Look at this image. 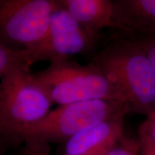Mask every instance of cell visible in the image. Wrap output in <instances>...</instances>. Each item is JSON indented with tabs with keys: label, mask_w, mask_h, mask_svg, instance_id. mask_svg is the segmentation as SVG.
<instances>
[{
	"label": "cell",
	"mask_w": 155,
	"mask_h": 155,
	"mask_svg": "<svg viewBox=\"0 0 155 155\" xmlns=\"http://www.w3.org/2000/svg\"><path fill=\"white\" fill-rule=\"evenodd\" d=\"M91 63L111 81L130 112L147 116L155 111V66L133 40H114Z\"/></svg>",
	"instance_id": "obj_1"
},
{
	"label": "cell",
	"mask_w": 155,
	"mask_h": 155,
	"mask_svg": "<svg viewBox=\"0 0 155 155\" xmlns=\"http://www.w3.org/2000/svg\"><path fill=\"white\" fill-rule=\"evenodd\" d=\"M130 112L124 102L90 100L61 105L40 121L22 129L15 137L16 145L25 141L33 152L47 150L49 143L67 141L89 129L111 120L124 118Z\"/></svg>",
	"instance_id": "obj_2"
},
{
	"label": "cell",
	"mask_w": 155,
	"mask_h": 155,
	"mask_svg": "<svg viewBox=\"0 0 155 155\" xmlns=\"http://www.w3.org/2000/svg\"><path fill=\"white\" fill-rule=\"evenodd\" d=\"M53 104L30 65L11 70L0 79V135L16 145L17 134L43 119Z\"/></svg>",
	"instance_id": "obj_3"
},
{
	"label": "cell",
	"mask_w": 155,
	"mask_h": 155,
	"mask_svg": "<svg viewBox=\"0 0 155 155\" xmlns=\"http://www.w3.org/2000/svg\"><path fill=\"white\" fill-rule=\"evenodd\" d=\"M33 74L53 104L98 99L124 102L111 81L92 63L84 65L64 58Z\"/></svg>",
	"instance_id": "obj_4"
},
{
	"label": "cell",
	"mask_w": 155,
	"mask_h": 155,
	"mask_svg": "<svg viewBox=\"0 0 155 155\" xmlns=\"http://www.w3.org/2000/svg\"><path fill=\"white\" fill-rule=\"evenodd\" d=\"M56 0H0V44L24 53L45 36Z\"/></svg>",
	"instance_id": "obj_5"
},
{
	"label": "cell",
	"mask_w": 155,
	"mask_h": 155,
	"mask_svg": "<svg viewBox=\"0 0 155 155\" xmlns=\"http://www.w3.org/2000/svg\"><path fill=\"white\" fill-rule=\"evenodd\" d=\"M52 13L45 36L42 41L24 52L30 65L38 62L69 58L94 49L98 38L93 36L79 24L68 12L58 5Z\"/></svg>",
	"instance_id": "obj_6"
},
{
	"label": "cell",
	"mask_w": 155,
	"mask_h": 155,
	"mask_svg": "<svg viewBox=\"0 0 155 155\" xmlns=\"http://www.w3.org/2000/svg\"><path fill=\"white\" fill-rule=\"evenodd\" d=\"M111 27L129 38H154L155 0H115Z\"/></svg>",
	"instance_id": "obj_7"
},
{
	"label": "cell",
	"mask_w": 155,
	"mask_h": 155,
	"mask_svg": "<svg viewBox=\"0 0 155 155\" xmlns=\"http://www.w3.org/2000/svg\"><path fill=\"white\" fill-rule=\"evenodd\" d=\"M124 137V118L108 121L66 141L61 155H105Z\"/></svg>",
	"instance_id": "obj_8"
},
{
	"label": "cell",
	"mask_w": 155,
	"mask_h": 155,
	"mask_svg": "<svg viewBox=\"0 0 155 155\" xmlns=\"http://www.w3.org/2000/svg\"><path fill=\"white\" fill-rule=\"evenodd\" d=\"M57 2L97 38L101 31L111 27L114 12L111 0H57Z\"/></svg>",
	"instance_id": "obj_9"
},
{
	"label": "cell",
	"mask_w": 155,
	"mask_h": 155,
	"mask_svg": "<svg viewBox=\"0 0 155 155\" xmlns=\"http://www.w3.org/2000/svg\"><path fill=\"white\" fill-rule=\"evenodd\" d=\"M25 63H28V62L24 53L14 51L0 44V77Z\"/></svg>",
	"instance_id": "obj_10"
},
{
	"label": "cell",
	"mask_w": 155,
	"mask_h": 155,
	"mask_svg": "<svg viewBox=\"0 0 155 155\" xmlns=\"http://www.w3.org/2000/svg\"><path fill=\"white\" fill-rule=\"evenodd\" d=\"M136 43L147 54L150 61L155 66V37L154 38H129Z\"/></svg>",
	"instance_id": "obj_11"
},
{
	"label": "cell",
	"mask_w": 155,
	"mask_h": 155,
	"mask_svg": "<svg viewBox=\"0 0 155 155\" xmlns=\"http://www.w3.org/2000/svg\"><path fill=\"white\" fill-rule=\"evenodd\" d=\"M139 131L144 133L155 142V111L147 116V119L141 125Z\"/></svg>",
	"instance_id": "obj_12"
},
{
	"label": "cell",
	"mask_w": 155,
	"mask_h": 155,
	"mask_svg": "<svg viewBox=\"0 0 155 155\" xmlns=\"http://www.w3.org/2000/svg\"><path fill=\"white\" fill-rule=\"evenodd\" d=\"M139 143L144 155H155V142L144 133L139 131Z\"/></svg>",
	"instance_id": "obj_13"
},
{
	"label": "cell",
	"mask_w": 155,
	"mask_h": 155,
	"mask_svg": "<svg viewBox=\"0 0 155 155\" xmlns=\"http://www.w3.org/2000/svg\"><path fill=\"white\" fill-rule=\"evenodd\" d=\"M105 155H137V153L133 152L127 147H114L109 150Z\"/></svg>",
	"instance_id": "obj_14"
},
{
	"label": "cell",
	"mask_w": 155,
	"mask_h": 155,
	"mask_svg": "<svg viewBox=\"0 0 155 155\" xmlns=\"http://www.w3.org/2000/svg\"><path fill=\"white\" fill-rule=\"evenodd\" d=\"M14 145V143L11 140L0 135V155H5L6 152Z\"/></svg>",
	"instance_id": "obj_15"
},
{
	"label": "cell",
	"mask_w": 155,
	"mask_h": 155,
	"mask_svg": "<svg viewBox=\"0 0 155 155\" xmlns=\"http://www.w3.org/2000/svg\"><path fill=\"white\" fill-rule=\"evenodd\" d=\"M42 155H50V154H49V153H46V154H43Z\"/></svg>",
	"instance_id": "obj_16"
},
{
	"label": "cell",
	"mask_w": 155,
	"mask_h": 155,
	"mask_svg": "<svg viewBox=\"0 0 155 155\" xmlns=\"http://www.w3.org/2000/svg\"><path fill=\"white\" fill-rule=\"evenodd\" d=\"M0 79H1V77H0Z\"/></svg>",
	"instance_id": "obj_17"
}]
</instances>
